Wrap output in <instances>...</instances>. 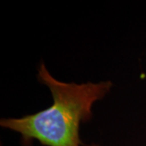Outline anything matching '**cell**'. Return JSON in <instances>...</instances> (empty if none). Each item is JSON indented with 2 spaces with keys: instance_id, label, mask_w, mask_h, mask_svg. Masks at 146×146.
<instances>
[{
  "instance_id": "1",
  "label": "cell",
  "mask_w": 146,
  "mask_h": 146,
  "mask_svg": "<svg viewBox=\"0 0 146 146\" xmlns=\"http://www.w3.org/2000/svg\"><path fill=\"white\" fill-rule=\"evenodd\" d=\"M37 78L50 90L52 106L22 118L2 119L1 127L20 133L24 145L36 140L45 146H80V124L91 119L93 106L109 93L112 83L62 82L53 77L43 63Z\"/></svg>"
}]
</instances>
